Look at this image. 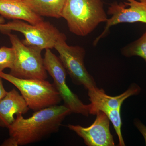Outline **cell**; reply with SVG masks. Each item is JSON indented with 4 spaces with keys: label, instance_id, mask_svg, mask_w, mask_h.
<instances>
[{
    "label": "cell",
    "instance_id": "obj_1",
    "mask_svg": "<svg viewBox=\"0 0 146 146\" xmlns=\"http://www.w3.org/2000/svg\"><path fill=\"white\" fill-rule=\"evenodd\" d=\"M71 113L65 105H56L35 111L26 119L22 114H18L8 128L9 138L2 145L23 146L39 142L57 131L63 120Z\"/></svg>",
    "mask_w": 146,
    "mask_h": 146
},
{
    "label": "cell",
    "instance_id": "obj_2",
    "mask_svg": "<svg viewBox=\"0 0 146 146\" xmlns=\"http://www.w3.org/2000/svg\"><path fill=\"white\" fill-rule=\"evenodd\" d=\"M62 18L71 32L82 36L88 35L108 19L102 0H66Z\"/></svg>",
    "mask_w": 146,
    "mask_h": 146
},
{
    "label": "cell",
    "instance_id": "obj_3",
    "mask_svg": "<svg viewBox=\"0 0 146 146\" xmlns=\"http://www.w3.org/2000/svg\"><path fill=\"white\" fill-rule=\"evenodd\" d=\"M0 77L16 86L29 108L35 112L58 105L62 100L54 84L46 80L18 78L3 72Z\"/></svg>",
    "mask_w": 146,
    "mask_h": 146
},
{
    "label": "cell",
    "instance_id": "obj_4",
    "mask_svg": "<svg viewBox=\"0 0 146 146\" xmlns=\"http://www.w3.org/2000/svg\"><path fill=\"white\" fill-rule=\"evenodd\" d=\"M7 35L16 53L15 63L9 74L18 78L46 80L48 74L41 54L42 50L24 44L16 35L11 33Z\"/></svg>",
    "mask_w": 146,
    "mask_h": 146
},
{
    "label": "cell",
    "instance_id": "obj_5",
    "mask_svg": "<svg viewBox=\"0 0 146 146\" xmlns=\"http://www.w3.org/2000/svg\"><path fill=\"white\" fill-rule=\"evenodd\" d=\"M11 31L23 34L25 39L22 42L24 44L37 47L42 50L54 48L56 42L64 34L47 21L34 25L22 20H14L0 25V31L3 34L7 35Z\"/></svg>",
    "mask_w": 146,
    "mask_h": 146
},
{
    "label": "cell",
    "instance_id": "obj_6",
    "mask_svg": "<svg viewBox=\"0 0 146 146\" xmlns=\"http://www.w3.org/2000/svg\"><path fill=\"white\" fill-rule=\"evenodd\" d=\"M63 34L58 39L54 48L59 54L61 63L74 83L81 85L87 90L96 88L94 79L88 72L84 63L85 50L79 46H70Z\"/></svg>",
    "mask_w": 146,
    "mask_h": 146
},
{
    "label": "cell",
    "instance_id": "obj_7",
    "mask_svg": "<svg viewBox=\"0 0 146 146\" xmlns=\"http://www.w3.org/2000/svg\"><path fill=\"white\" fill-rule=\"evenodd\" d=\"M45 50L44 58L45 69L52 78L54 85L64 101L65 105L70 109L72 113L89 116L88 105L84 104L67 85V71L60 58L50 49Z\"/></svg>",
    "mask_w": 146,
    "mask_h": 146
},
{
    "label": "cell",
    "instance_id": "obj_8",
    "mask_svg": "<svg viewBox=\"0 0 146 146\" xmlns=\"http://www.w3.org/2000/svg\"><path fill=\"white\" fill-rule=\"evenodd\" d=\"M127 2L110 4L107 14L112 15L108 19L103 31L94 40L93 45L96 46L102 38L107 35L112 26L121 23L141 22L146 24V0H126Z\"/></svg>",
    "mask_w": 146,
    "mask_h": 146
},
{
    "label": "cell",
    "instance_id": "obj_9",
    "mask_svg": "<svg viewBox=\"0 0 146 146\" xmlns=\"http://www.w3.org/2000/svg\"><path fill=\"white\" fill-rule=\"evenodd\" d=\"M94 123L87 127L69 124L68 127L83 139L88 146H114L115 142L110 129V120L104 112L96 114Z\"/></svg>",
    "mask_w": 146,
    "mask_h": 146
},
{
    "label": "cell",
    "instance_id": "obj_10",
    "mask_svg": "<svg viewBox=\"0 0 146 146\" xmlns=\"http://www.w3.org/2000/svg\"><path fill=\"white\" fill-rule=\"evenodd\" d=\"M88 91L91 102L88 104L89 114L96 115L100 111L120 109L124 101L129 97L139 94L141 88L136 84H132L125 92L116 96H108L103 89L98 87Z\"/></svg>",
    "mask_w": 146,
    "mask_h": 146
},
{
    "label": "cell",
    "instance_id": "obj_11",
    "mask_svg": "<svg viewBox=\"0 0 146 146\" xmlns=\"http://www.w3.org/2000/svg\"><path fill=\"white\" fill-rule=\"evenodd\" d=\"M29 109L24 98L16 89L7 92L0 101V127L8 128L15 121L14 115L25 114Z\"/></svg>",
    "mask_w": 146,
    "mask_h": 146
},
{
    "label": "cell",
    "instance_id": "obj_12",
    "mask_svg": "<svg viewBox=\"0 0 146 146\" xmlns=\"http://www.w3.org/2000/svg\"><path fill=\"white\" fill-rule=\"evenodd\" d=\"M0 15L8 19L22 20L37 25L44 18L35 13L23 0H0Z\"/></svg>",
    "mask_w": 146,
    "mask_h": 146
},
{
    "label": "cell",
    "instance_id": "obj_13",
    "mask_svg": "<svg viewBox=\"0 0 146 146\" xmlns=\"http://www.w3.org/2000/svg\"><path fill=\"white\" fill-rule=\"evenodd\" d=\"M33 12L41 17L62 18L66 0H23Z\"/></svg>",
    "mask_w": 146,
    "mask_h": 146
},
{
    "label": "cell",
    "instance_id": "obj_14",
    "mask_svg": "<svg viewBox=\"0 0 146 146\" xmlns=\"http://www.w3.org/2000/svg\"><path fill=\"white\" fill-rule=\"evenodd\" d=\"M121 52L126 57L140 56L146 62V32L138 40L123 48Z\"/></svg>",
    "mask_w": 146,
    "mask_h": 146
},
{
    "label": "cell",
    "instance_id": "obj_15",
    "mask_svg": "<svg viewBox=\"0 0 146 146\" xmlns=\"http://www.w3.org/2000/svg\"><path fill=\"white\" fill-rule=\"evenodd\" d=\"M16 60V53L12 48L3 46L0 48V72L6 68H13Z\"/></svg>",
    "mask_w": 146,
    "mask_h": 146
},
{
    "label": "cell",
    "instance_id": "obj_16",
    "mask_svg": "<svg viewBox=\"0 0 146 146\" xmlns=\"http://www.w3.org/2000/svg\"><path fill=\"white\" fill-rule=\"evenodd\" d=\"M135 125L139 131L141 132L145 138L146 145V126L143 124L141 122L138 120H136L134 122Z\"/></svg>",
    "mask_w": 146,
    "mask_h": 146
},
{
    "label": "cell",
    "instance_id": "obj_17",
    "mask_svg": "<svg viewBox=\"0 0 146 146\" xmlns=\"http://www.w3.org/2000/svg\"><path fill=\"white\" fill-rule=\"evenodd\" d=\"M2 79L3 78L0 77V101L5 96L7 93L3 85Z\"/></svg>",
    "mask_w": 146,
    "mask_h": 146
},
{
    "label": "cell",
    "instance_id": "obj_18",
    "mask_svg": "<svg viewBox=\"0 0 146 146\" xmlns=\"http://www.w3.org/2000/svg\"><path fill=\"white\" fill-rule=\"evenodd\" d=\"M5 23V20L3 16H0V25L4 24Z\"/></svg>",
    "mask_w": 146,
    "mask_h": 146
}]
</instances>
